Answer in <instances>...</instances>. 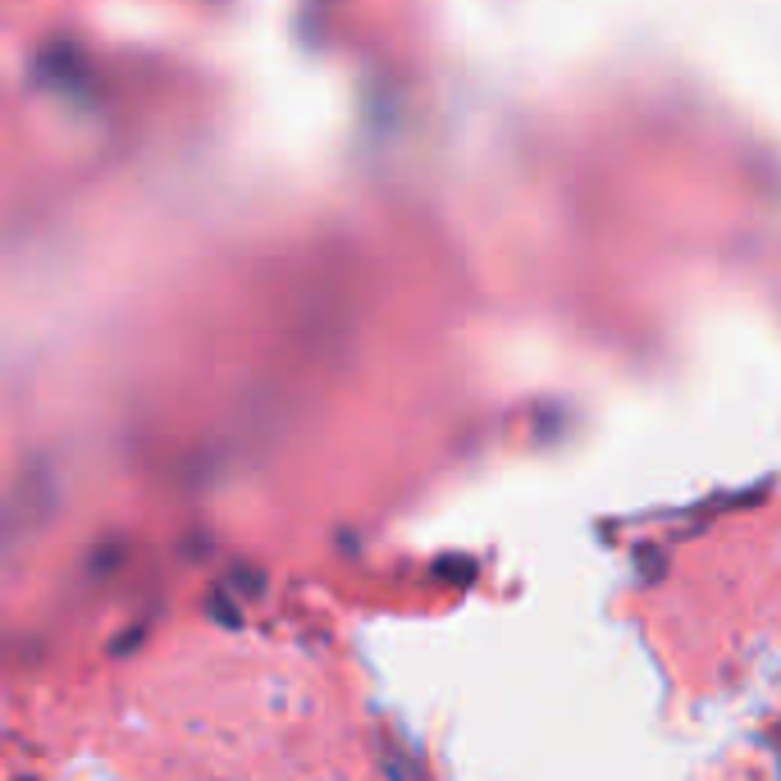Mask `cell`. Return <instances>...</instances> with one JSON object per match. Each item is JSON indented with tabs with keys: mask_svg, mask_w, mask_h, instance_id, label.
<instances>
[{
	"mask_svg": "<svg viewBox=\"0 0 781 781\" xmlns=\"http://www.w3.org/2000/svg\"><path fill=\"white\" fill-rule=\"evenodd\" d=\"M19 781H28V777H19Z\"/></svg>",
	"mask_w": 781,
	"mask_h": 781,
	"instance_id": "4",
	"label": "cell"
},
{
	"mask_svg": "<svg viewBox=\"0 0 781 781\" xmlns=\"http://www.w3.org/2000/svg\"><path fill=\"white\" fill-rule=\"evenodd\" d=\"M640 562H644V576L653 581V576H663V562H668V557H663V549H649V544H644V549H640Z\"/></svg>",
	"mask_w": 781,
	"mask_h": 781,
	"instance_id": "3",
	"label": "cell"
},
{
	"mask_svg": "<svg viewBox=\"0 0 781 781\" xmlns=\"http://www.w3.org/2000/svg\"><path fill=\"white\" fill-rule=\"evenodd\" d=\"M229 599H234V595H229V589H215V595H210V612H215V617H225V621H229V627H238V621H242V617H238V608H234Z\"/></svg>",
	"mask_w": 781,
	"mask_h": 781,
	"instance_id": "2",
	"label": "cell"
},
{
	"mask_svg": "<svg viewBox=\"0 0 781 781\" xmlns=\"http://www.w3.org/2000/svg\"><path fill=\"white\" fill-rule=\"evenodd\" d=\"M440 576L453 581V585H471L476 581V562H466V557H448L440 562Z\"/></svg>",
	"mask_w": 781,
	"mask_h": 781,
	"instance_id": "1",
	"label": "cell"
}]
</instances>
